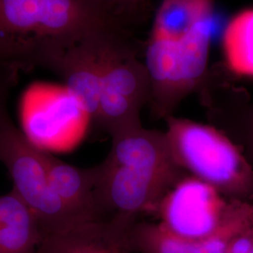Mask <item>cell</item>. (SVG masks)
I'll use <instances>...</instances> for the list:
<instances>
[{"instance_id": "obj_1", "label": "cell", "mask_w": 253, "mask_h": 253, "mask_svg": "<svg viewBox=\"0 0 253 253\" xmlns=\"http://www.w3.org/2000/svg\"><path fill=\"white\" fill-rule=\"evenodd\" d=\"M98 167L103 221L124 237L144 211L156 208L188 173L175 162L165 132L140 127L112 138Z\"/></svg>"}, {"instance_id": "obj_2", "label": "cell", "mask_w": 253, "mask_h": 253, "mask_svg": "<svg viewBox=\"0 0 253 253\" xmlns=\"http://www.w3.org/2000/svg\"><path fill=\"white\" fill-rule=\"evenodd\" d=\"M214 0H163L146 50L150 100L158 118L173 110L204 80Z\"/></svg>"}, {"instance_id": "obj_3", "label": "cell", "mask_w": 253, "mask_h": 253, "mask_svg": "<svg viewBox=\"0 0 253 253\" xmlns=\"http://www.w3.org/2000/svg\"><path fill=\"white\" fill-rule=\"evenodd\" d=\"M107 33L94 0H0V60L50 63L70 47Z\"/></svg>"}, {"instance_id": "obj_4", "label": "cell", "mask_w": 253, "mask_h": 253, "mask_svg": "<svg viewBox=\"0 0 253 253\" xmlns=\"http://www.w3.org/2000/svg\"><path fill=\"white\" fill-rule=\"evenodd\" d=\"M165 120L170 150L185 172L226 199L253 203V164L223 130L173 116Z\"/></svg>"}, {"instance_id": "obj_5", "label": "cell", "mask_w": 253, "mask_h": 253, "mask_svg": "<svg viewBox=\"0 0 253 253\" xmlns=\"http://www.w3.org/2000/svg\"><path fill=\"white\" fill-rule=\"evenodd\" d=\"M44 150L34 145L10 122L0 119V162L9 171L13 190L34 212L43 237L84 223L53 190L46 169Z\"/></svg>"}, {"instance_id": "obj_6", "label": "cell", "mask_w": 253, "mask_h": 253, "mask_svg": "<svg viewBox=\"0 0 253 253\" xmlns=\"http://www.w3.org/2000/svg\"><path fill=\"white\" fill-rule=\"evenodd\" d=\"M100 100L96 123L112 138L142 127L140 112L150 100L145 67L125 54L107 35L100 45Z\"/></svg>"}, {"instance_id": "obj_7", "label": "cell", "mask_w": 253, "mask_h": 253, "mask_svg": "<svg viewBox=\"0 0 253 253\" xmlns=\"http://www.w3.org/2000/svg\"><path fill=\"white\" fill-rule=\"evenodd\" d=\"M230 201L210 185L188 174L155 209L159 223L172 235L185 239H202L221 226Z\"/></svg>"}, {"instance_id": "obj_8", "label": "cell", "mask_w": 253, "mask_h": 253, "mask_svg": "<svg viewBox=\"0 0 253 253\" xmlns=\"http://www.w3.org/2000/svg\"><path fill=\"white\" fill-rule=\"evenodd\" d=\"M253 221V203L230 201L223 223L206 238H181L159 222L139 220L126 233L125 241L134 253H225L235 236Z\"/></svg>"}, {"instance_id": "obj_9", "label": "cell", "mask_w": 253, "mask_h": 253, "mask_svg": "<svg viewBox=\"0 0 253 253\" xmlns=\"http://www.w3.org/2000/svg\"><path fill=\"white\" fill-rule=\"evenodd\" d=\"M27 138L36 145H54L56 134L80 130L90 117L65 85L38 83L27 89L21 103Z\"/></svg>"}, {"instance_id": "obj_10", "label": "cell", "mask_w": 253, "mask_h": 253, "mask_svg": "<svg viewBox=\"0 0 253 253\" xmlns=\"http://www.w3.org/2000/svg\"><path fill=\"white\" fill-rule=\"evenodd\" d=\"M107 35L92 37L70 47L48 66L63 78L64 85L80 100L93 121L97 118L100 100V45Z\"/></svg>"}, {"instance_id": "obj_11", "label": "cell", "mask_w": 253, "mask_h": 253, "mask_svg": "<svg viewBox=\"0 0 253 253\" xmlns=\"http://www.w3.org/2000/svg\"><path fill=\"white\" fill-rule=\"evenodd\" d=\"M43 158L50 184L64 205L84 224L103 221L98 194V167L78 168L45 151Z\"/></svg>"}, {"instance_id": "obj_12", "label": "cell", "mask_w": 253, "mask_h": 253, "mask_svg": "<svg viewBox=\"0 0 253 253\" xmlns=\"http://www.w3.org/2000/svg\"><path fill=\"white\" fill-rule=\"evenodd\" d=\"M42 239L36 215L18 194L0 196V253H36Z\"/></svg>"}, {"instance_id": "obj_13", "label": "cell", "mask_w": 253, "mask_h": 253, "mask_svg": "<svg viewBox=\"0 0 253 253\" xmlns=\"http://www.w3.org/2000/svg\"><path fill=\"white\" fill-rule=\"evenodd\" d=\"M36 253H134L104 221L46 235Z\"/></svg>"}, {"instance_id": "obj_14", "label": "cell", "mask_w": 253, "mask_h": 253, "mask_svg": "<svg viewBox=\"0 0 253 253\" xmlns=\"http://www.w3.org/2000/svg\"><path fill=\"white\" fill-rule=\"evenodd\" d=\"M227 66L239 76L253 77V9L235 15L223 35Z\"/></svg>"}, {"instance_id": "obj_15", "label": "cell", "mask_w": 253, "mask_h": 253, "mask_svg": "<svg viewBox=\"0 0 253 253\" xmlns=\"http://www.w3.org/2000/svg\"><path fill=\"white\" fill-rule=\"evenodd\" d=\"M239 128L235 129L233 134L228 135L232 140L237 139L240 144L238 146L242 149L248 160L253 163V105L247 111L244 118L241 120Z\"/></svg>"}, {"instance_id": "obj_16", "label": "cell", "mask_w": 253, "mask_h": 253, "mask_svg": "<svg viewBox=\"0 0 253 253\" xmlns=\"http://www.w3.org/2000/svg\"><path fill=\"white\" fill-rule=\"evenodd\" d=\"M225 253H253V221L235 236Z\"/></svg>"}, {"instance_id": "obj_17", "label": "cell", "mask_w": 253, "mask_h": 253, "mask_svg": "<svg viewBox=\"0 0 253 253\" xmlns=\"http://www.w3.org/2000/svg\"><path fill=\"white\" fill-rule=\"evenodd\" d=\"M94 1H95V2H96V3H98V4H99V5H100V7H101V5H100V3H101V1H102V0H94Z\"/></svg>"}, {"instance_id": "obj_18", "label": "cell", "mask_w": 253, "mask_h": 253, "mask_svg": "<svg viewBox=\"0 0 253 253\" xmlns=\"http://www.w3.org/2000/svg\"><path fill=\"white\" fill-rule=\"evenodd\" d=\"M4 115H5V114H4V113H3V112H2V111H1V110H0V119H1V118H2V117H3V116H4Z\"/></svg>"}]
</instances>
